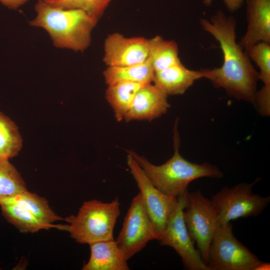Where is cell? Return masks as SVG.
<instances>
[{"instance_id": "cell-6", "label": "cell", "mask_w": 270, "mask_h": 270, "mask_svg": "<svg viewBox=\"0 0 270 270\" xmlns=\"http://www.w3.org/2000/svg\"><path fill=\"white\" fill-rule=\"evenodd\" d=\"M183 218L190 236L196 242L198 250L207 264L210 244L218 226V214L214 203L200 190L188 191Z\"/></svg>"}, {"instance_id": "cell-18", "label": "cell", "mask_w": 270, "mask_h": 270, "mask_svg": "<svg viewBox=\"0 0 270 270\" xmlns=\"http://www.w3.org/2000/svg\"><path fill=\"white\" fill-rule=\"evenodd\" d=\"M246 52L259 68V80L264 84L256 92V101L260 106L267 108L270 105V43L258 42Z\"/></svg>"}, {"instance_id": "cell-4", "label": "cell", "mask_w": 270, "mask_h": 270, "mask_svg": "<svg viewBox=\"0 0 270 270\" xmlns=\"http://www.w3.org/2000/svg\"><path fill=\"white\" fill-rule=\"evenodd\" d=\"M120 215V202L97 200L85 201L76 216L66 218L64 230L78 243L88 244L114 240V229Z\"/></svg>"}, {"instance_id": "cell-13", "label": "cell", "mask_w": 270, "mask_h": 270, "mask_svg": "<svg viewBox=\"0 0 270 270\" xmlns=\"http://www.w3.org/2000/svg\"><path fill=\"white\" fill-rule=\"evenodd\" d=\"M168 96L150 83L144 84L136 92L132 106L125 115L126 122L152 120L166 113L170 108Z\"/></svg>"}, {"instance_id": "cell-10", "label": "cell", "mask_w": 270, "mask_h": 270, "mask_svg": "<svg viewBox=\"0 0 270 270\" xmlns=\"http://www.w3.org/2000/svg\"><path fill=\"white\" fill-rule=\"evenodd\" d=\"M186 190L179 196L178 206L168 220L159 239L162 246L171 247L181 258L184 268L188 270H210L194 244L183 218Z\"/></svg>"}, {"instance_id": "cell-20", "label": "cell", "mask_w": 270, "mask_h": 270, "mask_svg": "<svg viewBox=\"0 0 270 270\" xmlns=\"http://www.w3.org/2000/svg\"><path fill=\"white\" fill-rule=\"evenodd\" d=\"M148 58L154 72L163 70L180 62L178 48L173 40L159 36L148 39Z\"/></svg>"}, {"instance_id": "cell-14", "label": "cell", "mask_w": 270, "mask_h": 270, "mask_svg": "<svg viewBox=\"0 0 270 270\" xmlns=\"http://www.w3.org/2000/svg\"><path fill=\"white\" fill-rule=\"evenodd\" d=\"M247 28L238 42L246 52L260 42L270 43V0H246Z\"/></svg>"}, {"instance_id": "cell-25", "label": "cell", "mask_w": 270, "mask_h": 270, "mask_svg": "<svg viewBox=\"0 0 270 270\" xmlns=\"http://www.w3.org/2000/svg\"><path fill=\"white\" fill-rule=\"evenodd\" d=\"M28 0H0L6 6L16 9L24 4Z\"/></svg>"}, {"instance_id": "cell-7", "label": "cell", "mask_w": 270, "mask_h": 270, "mask_svg": "<svg viewBox=\"0 0 270 270\" xmlns=\"http://www.w3.org/2000/svg\"><path fill=\"white\" fill-rule=\"evenodd\" d=\"M260 180L250 183H240L232 188L224 187L214 194L212 200L218 214V226L239 218L256 216L268 205L270 196H262L252 192L254 185Z\"/></svg>"}, {"instance_id": "cell-16", "label": "cell", "mask_w": 270, "mask_h": 270, "mask_svg": "<svg viewBox=\"0 0 270 270\" xmlns=\"http://www.w3.org/2000/svg\"><path fill=\"white\" fill-rule=\"evenodd\" d=\"M90 255L82 270H128L124 252L116 240H103L89 244Z\"/></svg>"}, {"instance_id": "cell-19", "label": "cell", "mask_w": 270, "mask_h": 270, "mask_svg": "<svg viewBox=\"0 0 270 270\" xmlns=\"http://www.w3.org/2000/svg\"><path fill=\"white\" fill-rule=\"evenodd\" d=\"M144 84L120 82L108 85L106 98L112 107L117 121H121L130 110L134 97Z\"/></svg>"}, {"instance_id": "cell-22", "label": "cell", "mask_w": 270, "mask_h": 270, "mask_svg": "<svg viewBox=\"0 0 270 270\" xmlns=\"http://www.w3.org/2000/svg\"><path fill=\"white\" fill-rule=\"evenodd\" d=\"M26 190L16 168L8 159L0 158V201Z\"/></svg>"}, {"instance_id": "cell-2", "label": "cell", "mask_w": 270, "mask_h": 270, "mask_svg": "<svg viewBox=\"0 0 270 270\" xmlns=\"http://www.w3.org/2000/svg\"><path fill=\"white\" fill-rule=\"evenodd\" d=\"M177 124L176 122L174 128V154L164 164H153L134 152L127 151L158 190L176 198L188 190L189 184L197 178L202 177L220 178L223 176L216 166L207 162L202 164L192 162L181 156L179 152L180 139Z\"/></svg>"}, {"instance_id": "cell-11", "label": "cell", "mask_w": 270, "mask_h": 270, "mask_svg": "<svg viewBox=\"0 0 270 270\" xmlns=\"http://www.w3.org/2000/svg\"><path fill=\"white\" fill-rule=\"evenodd\" d=\"M127 164L136 182L145 208L154 224L158 240L168 220L178 206V199L158 190L129 154L127 156Z\"/></svg>"}, {"instance_id": "cell-21", "label": "cell", "mask_w": 270, "mask_h": 270, "mask_svg": "<svg viewBox=\"0 0 270 270\" xmlns=\"http://www.w3.org/2000/svg\"><path fill=\"white\" fill-rule=\"evenodd\" d=\"M22 145V138L17 126L0 112V158L9 160L16 156Z\"/></svg>"}, {"instance_id": "cell-23", "label": "cell", "mask_w": 270, "mask_h": 270, "mask_svg": "<svg viewBox=\"0 0 270 270\" xmlns=\"http://www.w3.org/2000/svg\"><path fill=\"white\" fill-rule=\"evenodd\" d=\"M112 0H54L46 2L64 9L80 10L98 22Z\"/></svg>"}, {"instance_id": "cell-24", "label": "cell", "mask_w": 270, "mask_h": 270, "mask_svg": "<svg viewBox=\"0 0 270 270\" xmlns=\"http://www.w3.org/2000/svg\"><path fill=\"white\" fill-rule=\"evenodd\" d=\"M228 9L230 12L238 10L242 6L244 0H223ZM213 0H204L203 2L206 6H210Z\"/></svg>"}, {"instance_id": "cell-3", "label": "cell", "mask_w": 270, "mask_h": 270, "mask_svg": "<svg viewBox=\"0 0 270 270\" xmlns=\"http://www.w3.org/2000/svg\"><path fill=\"white\" fill-rule=\"evenodd\" d=\"M34 10L36 15L30 25L46 30L56 47L81 52L88 47L98 21L86 12L54 6L43 0H38Z\"/></svg>"}, {"instance_id": "cell-26", "label": "cell", "mask_w": 270, "mask_h": 270, "mask_svg": "<svg viewBox=\"0 0 270 270\" xmlns=\"http://www.w3.org/2000/svg\"><path fill=\"white\" fill-rule=\"evenodd\" d=\"M270 270V264L268 262H264L260 260L254 264L251 270Z\"/></svg>"}, {"instance_id": "cell-9", "label": "cell", "mask_w": 270, "mask_h": 270, "mask_svg": "<svg viewBox=\"0 0 270 270\" xmlns=\"http://www.w3.org/2000/svg\"><path fill=\"white\" fill-rule=\"evenodd\" d=\"M154 240H158V234L139 192L132 200L116 240L128 260Z\"/></svg>"}, {"instance_id": "cell-15", "label": "cell", "mask_w": 270, "mask_h": 270, "mask_svg": "<svg viewBox=\"0 0 270 270\" xmlns=\"http://www.w3.org/2000/svg\"><path fill=\"white\" fill-rule=\"evenodd\" d=\"M204 78L202 70L186 68L181 61L163 70L155 72L154 84L167 96L184 94L198 80Z\"/></svg>"}, {"instance_id": "cell-8", "label": "cell", "mask_w": 270, "mask_h": 270, "mask_svg": "<svg viewBox=\"0 0 270 270\" xmlns=\"http://www.w3.org/2000/svg\"><path fill=\"white\" fill-rule=\"evenodd\" d=\"M260 260L235 238L230 222L218 226L209 250L210 270H251Z\"/></svg>"}, {"instance_id": "cell-5", "label": "cell", "mask_w": 270, "mask_h": 270, "mask_svg": "<svg viewBox=\"0 0 270 270\" xmlns=\"http://www.w3.org/2000/svg\"><path fill=\"white\" fill-rule=\"evenodd\" d=\"M2 215L22 232L61 227L54 223L62 220L50 208L47 200L28 190L0 201Z\"/></svg>"}, {"instance_id": "cell-1", "label": "cell", "mask_w": 270, "mask_h": 270, "mask_svg": "<svg viewBox=\"0 0 270 270\" xmlns=\"http://www.w3.org/2000/svg\"><path fill=\"white\" fill-rule=\"evenodd\" d=\"M200 24L218 42L224 56L220 67L202 70L204 78L225 90L228 95L254 103L259 74L248 53L236 42V20L219 10L210 20L200 18Z\"/></svg>"}, {"instance_id": "cell-17", "label": "cell", "mask_w": 270, "mask_h": 270, "mask_svg": "<svg viewBox=\"0 0 270 270\" xmlns=\"http://www.w3.org/2000/svg\"><path fill=\"white\" fill-rule=\"evenodd\" d=\"M154 71L148 58L146 61L132 65L108 66L103 74L108 86L120 82L146 84L152 82Z\"/></svg>"}, {"instance_id": "cell-12", "label": "cell", "mask_w": 270, "mask_h": 270, "mask_svg": "<svg viewBox=\"0 0 270 270\" xmlns=\"http://www.w3.org/2000/svg\"><path fill=\"white\" fill-rule=\"evenodd\" d=\"M148 58V39L144 38H128L116 32L108 35L104 40L103 61L107 66L137 64Z\"/></svg>"}, {"instance_id": "cell-27", "label": "cell", "mask_w": 270, "mask_h": 270, "mask_svg": "<svg viewBox=\"0 0 270 270\" xmlns=\"http://www.w3.org/2000/svg\"><path fill=\"white\" fill-rule=\"evenodd\" d=\"M45 2H49V1H52V0H43Z\"/></svg>"}]
</instances>
